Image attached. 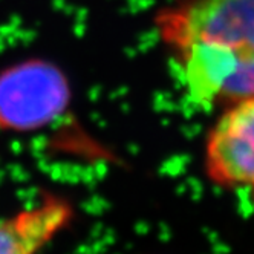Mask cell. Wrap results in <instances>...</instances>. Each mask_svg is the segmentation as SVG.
<instances>
[{"instance_id": "obj_1", "label": "cell", "mask_w": 254, "mask_h": 254, "mask_svg": "<svg viewBox=\"0 0 254 254\" xmlns=\"http://www.w3.org/2000/svg\"><path fill=\"white\" fill-rule=\"evenodd\" d=\"M156 28L193 104L225 109L254 97V0H181Z\"/></svg>"}, {"instance_id": "obj_2", "label": "cell", "mask_w": 254, "mask_h": 254, "mask_svg": "<svg viewBox=\"0 0 254 254\" xmlns=\"http://www.w3.org/2000/svg\"><path fill=\"white\" fill-rule=\"evenodd\" d=\"M67 101V83L52 64L31 62L9 67L0 75V129H42L64 111Z\"/></svg>"}, {"instance_id": "obj_3", "label": "cell", "mask_w": 254, "mask_h": 254, "mask_svg": "<svg viewBox=\"0 0 254 254\" xmlns=\"http://www.w3.org/2000/svg\"><path fill=\"white\" fill-rule=\"evenodd\" d=\"M204 172L228 191H245L254 205V97L224 109L207 135Z\"/></svg>"}, {"instance_id": "obj_4", "label": "cell", "mask_w": 254, "mask_h": 254, "mask_svg": "<svg viewBox=\"0 0 254 254\" xmlns=\"http://www.w3.org/2000/svg\"><path fill=\"white\" fill-rule=\"evenodd\" d=\"M74 216L75 208L67 197L45 193L35 204L0 217V254H40Z\"/></svg>"}]
</instances>
